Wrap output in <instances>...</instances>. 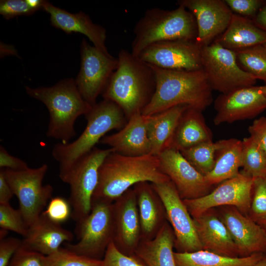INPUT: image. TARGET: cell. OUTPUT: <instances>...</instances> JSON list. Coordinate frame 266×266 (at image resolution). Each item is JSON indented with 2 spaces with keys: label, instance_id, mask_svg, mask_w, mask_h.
Here are the masks:
<instances>
[{
  "label": "cell",
  "instance_id": "cell-9",
  "mask_svg": "<svg viewBox=\"0 0 266 266\" xmlns=\"http://www.w3.org/2000/svg\"><path fill=\"white\" fill-rule=\"evenodd\" d=\"M112 150L95 147L73 166L62 181L70 186L69 202L72 218L76 222L87 216L92 208L93 194L99 181V171Z\"/></svg>",
  "mask_w": 266,
  "mask_h": 266
},
{
  "label": "cell",
  "instance_id": "cell-10",
  "mask_svg": "<svg viewBox=\"0 0 266 266\" xmlns=\"http://www.w3.org/2000/svg\"><path fill=\"white\" fill-rule=\"evenodd\" d=\"M201 62L212 90L226 94L254 86L257 79L241 68L235 52L217 42L201 47Z\"/></svg>",
  "mask_w": 266,
  "mask_h": 266
},
{
  "label": "cell",
  "instance_id": "cell-23",
  "mask_svg": "<svg viewBox=\"0 0 266 266\" xmlns=\"http://www.w3.org/2000/svg\"><path fill=\"white\" fill-rule=\"evenodd\" d=\"M133 189L137 200L141 240L152 239L166 222L164 206L151 183L139 182Z\"/></svg>",
  "mask_w": 266,
  "mask_h": 266
},
{
  "label": "cell",
  "instance_id": "cell-20",
  "mask_svg": "<svg viewBox=\"0 0 266 266\" xmlns=\"http://www.w3.org/2000/svg\"><path fill=\"white\" fill-rule=\"evenodd\" d=\"M50 15L51 25L66 33H79L86 35L97 48L108 52L106 47V30L93 22L86 13H71L44 0L42 9Z\"/></svg>",
  "mask_w": 266,
  "mask_h": 266
},
{
  "label": "cell",
  "instance_id": "cell-45",
  "mask_svg": "<svg viewBox=\"0 0 266 266\" xmlns=\"http://www.w3.org/2000/svg\"><path fill=\"white\" fill-rule=\"evenodd\" d=\"M14 193L6 180L2 170L0 169V204L9 203Z\"/></svg>",
  "mask_w": 266,
  "mask_h": 266
},
{
  "label": "cell",
  "instance_id": "cell-44",
  "mask_svg": "<svg viewBox=\"0 0 266 266\" xmlns=\"http://www.w3.org/2000/svg\"><path fill=\"white\" fill-rule=\"evenodd\" d=\"M0 168L13 170H23L29 168L24 160L10 154L2 146H0Z\"/></svg>",
  "mask_w": 266,
  "mask_h": 266
},
{
  "label": "cell",
  "instance_id": "cell-48",
  "mask_svg": "<svg viewBox=\"0 0 266 266\" xmlns=\"http://www.w3.org/2000/svg\"><path fill=\"white\" fill-rule=\"evenodd\" d=\"M7 232H8L7 230H6L5 229L0 228V240L5 238V236H6V234L8 233Z\"/></svg>",
  "mask_w": 266,
  "mask_h": 266
},
{
  "label": "cell",
  "instance_id": "cell-31",
  "mask_svg": "<svg viewBox=\"0 0 266 266\" xmlns=\"http://www.w3.org/2000/svg\"><path fill=\"white\" fill-rule=\"evenodd\" d=\"M242 142L243 172L255 179L266 178V153L250 136Z\"/></svg>",
  "mask_w": 266,
  "mask_h": 266
},
{
  "label": "cell",
  "instance_id": "cell-49",
  "mask_svg": "<svg viewBox=\"0 0 266 266\" xmlns=\"http://www.w3.org/2000/svg\"><path fill=\"white\" fill-rule=\"evenodd\" d=\"M261 93L266 97V84L264 86H259Z\"/></svg>",
  "mask_w": 266,
  "mask_h": 266
},
{
  "label": "cell",
  "instance_id": "cell-1",
  "mask_svg": "<svg viewBox=\"0 0 266 266\" xmlns=\"http://www.w3.org/2000/svg\"><path fill=\"white\" fill-rule=\"evenodd\" d=\"M161 170L158 156H127L111 152L99 171V181L92 202L113 203L136 184H159L170 181Z\"/></svg>",
  "mask_w": 266,
  "mask_h": 266
},
{
  "label": "cell",
  "instance_id": "cell-21",
  "mask_svg": "<svg viewBox=\"0 0 266 266\" xmlns=\"http://www.w3.org/2000/svg\"><path fill=\"white\" fill-rule=\"evenodd\" d=\"M223 222L232 236L238 253L248 256L266 252V232L254 220L232 210L224 214Z\"/></svg>",
  "mask_w": 266,
  "mask_h": 266
},
{
  "label": "cell",
  "instance_id": "cell-29",
  "mask_svg": "<svg viewBox=\"0 0 266 266\" xmlns=\"http://www.w3.org/2000/svg\"><path fill=\"white\" fill-rule=\"evenodd\" d=\"M174 240L172 231L166 222L154 238L141 240L134 255L146 266H176Z\"/></svg>",
  "mask_w": 266,
  "mask_h": 266
},
{
  "label": "cell",
  "instance_id": "cell-50",
  "mask_svg": "<svg viewBox=\"0 0 266 266\" xmlns=\"http://www.w3.org/2000/svg\"><path fill=\"white\" fill-rule=\"evenodd\" d=\"M257 223L260 225L263 228V229L265 230L266 232V221Z\"/></svg>",
  "mask_w": 266,
  "mask_h": 266
},
{
  "label": "cell",
  "instance_id": "cell-40",
  "mask_svg": "<svg viewBox=\"0 0 266 266\" xmlns=\"http://www.w3.org/2000/svg\"><path fill=\"white\" fill-rule=\"evenodd\" d=\"M46 256L20 247L15 253L8 266H45Z\"/></svg>",
  "mask_w": 266,
  "mask_h": 266
},
{
  "label": "cell",
  "instance_id": "cell-33",
  "mask_svg": "<svg viewBox=\"0 0 266 266\" xmlns=\"http://www.w3.org/2000/svg\"><path fill=\"white\" fill-rule=\"evenodd\" d=\"M218 142H203L180 151L184 157L201 174L206 175L212 169Z\"/></svg>",
  "mask_w": 266,
  "mask_h": 266
},
{
  "label": "cell",
  "instance_id": "cell-2",
  "mask_svg": "<svg viewBox=\"0 0 266 266\" xmlns=\"http://www.w3.org/2000/svg\"><path fill=\"white\" fill-rule=\"evenodd\" d=\"M154 70L156 89L143 115H153L179 105L203 111L212 101V89L203 70H169L150 65Z\"/></svg>",
  "mask_w": 266,
  "mask_h": 266
},
{
  "label": "cell",
  "instance_id": "cell-32",
  "mask_svg": "<svg viewBox=\"0 0 266 266\" xmlns=\"http://www.w3.org/2000/svg\"><path fill=\"white\" fill-rule=\"evenodd\" d=\"M234 52L242 69L266 83V48L263 44Z\"/></svg>",
  "mask_w": 266,
  "mask_h": 266
},
{
  "label": "cell",
  "instance_id": "cell-39",
  "mask_svg": "<svg viewBox=\"0 0 266 266\" xmlns=\"http://www.w3.org/2000/svg\"><path fill=\"white\" fill-rule=\"evenodd\" d=\"M37 11L27 0H2L0 1V14L9 20L18 16L30 15Z\"/></svg>",
  "mask_w": 266,
  "mask_h": 266
},
{
  "label": "cell",
  "instance_id": "cell-28",
  "mask_svg": "<svg viewBox=\"0 0 266 266\" xmlns=\"http://www.w3.org/2000/svg\"><path fill=\"white\" fill-rule=\"evenodd\" d=\"M217 142L214 166L204 176L206 182L210 186L236 176L241 166L242 140L232 138Z\"/></svg>",
  "mask_w": 266,
  "mask_h": 266
},
{
  "label": "cell",
  "instance_id": "cell-41",
  "mask_svg": "<svg viewBox=\"0 0 266 266\" xmlns=\"http://www.w3.org/2000/svg\"><path fill=\"white\" fill-rule=\"evenodd\" d=\"M230 9L237 15L252 19L265 3L261 0H225Z\"/></svg>",
  "mask_w": 266,
  "mask_h": 266
},
{
  "label": "cell",
  "instance_id": "cell-25",
  "mask_svg": "<svg viewBox=\"0 0 266 266\" xmlns=\"http://www.w3.org/2000/svg\"><path fill=\"white\" fill-rule=\"evenodd\" d=\"M203 248L223 256L235 257V244L224 223L213 215L203 214L193 219Z\"/></svg>",
  "mask_w": 266,
  "mask_h": 266
},
{
  "label": "cell",
  "instance_id": "cell-18",
  "mask_svg": "<svg viewBox=\"0 0 266 266\" xmlns=\"http://www.w3.org/2000/svg\"><path fill=\"white\" fill-rule=\"evenodd\" d=\"M113 205V241L125 254L134 255L141 241V229L136 198L133 188L125 192Z\"/></svg>",
  "mask_w": 266,
  "mask_h": 266
},
{
  "label": "cell",
  "instance_id": "cell-24",
  "mask_svg": "<svg viewBox=\"0 0 266 266\" xmlns=\"http://www.w3.org/2000/svg\"><path fill=\"white\" fill-rule=\"evenodd\" d=\"M188 107L179 105L153 115H143L151 144V154L158 156L170 147L179 120Z\"/></svg>",
  "mask_w": 266,
  "mask_h": 266
},
{
  "label": "cell",
  "instance_id": "cell-37",
  "mask_svg": "<svg viewBox=\"0 0 266 266\" xmlns=\"http://www.w3.org/2000/svg\"><path fill=\"white\" fill-rule=\"evenodd\" d=\"M251 209L255 222L266 221V178L255 179Z\"/></svg>",
  "mask_w": 266,
  "mask_h": 266
},
{
  "label": "cell",
  "instance_id": "cell-46",
  "mask_svg": "<svg viewBox=\"0 0 266 266\" xmlns=\"http://www.w3.org/2000/svg\"><path fill=\"white\" fill-rule=\"evenodd\" d=\"M252 20L257 27L266 32V2Z\"/></svg>",
  "mask_w": 266,
  "mask_h": 266
},
{
  "label": "cell",
  "instance_id": "cell-51",
  "mask_svg": "<svg viewBox=\"0 0 266 266\" xmlns=\"http://www.w3.org/2000/svg\"><path fill=\"white\" fill-rule=\"evenodd\" d=\"M264 46L266 48V43L263 44Z\"/></svg>",
  "mask_w": 266,
  "mask_h": 266
},
{
  "label": "cell",
  "instance_id": "cell-19",
  "mask_svg": "<svg viewBox=\"0 0 266 266\" xmlns=\"http://www.w3.org/2000/svg\"><path fill=\"white\" fill-rule=\"evenodd\" d=\"M100 143L109 146L113 152L127 156L151 154L144 116L141 111L132 115L125 126L116 133L105 135Z\"/></svg>",
  "mask_w": 266,
  "mask_h": 266
},
{
  "label": "cell",
  "instance_id": "cell-12",
  "mask_svg": "<svg viewBox=\"0 0 266 266\" xmlns=\"http://www.w3.org/2000/svg\"><path fill=\"white\" fill-rule=\"evenodd\" d=\"M201 50L196 40H168L151 44L138 57L163 69L196 71L203 70Z\"/></svg>",
  "mask_w": 266,
  "mask_h": 266
},
{
  "label": "cell",
  "instance_id": "cell-14",
  "mask_svg": "<svg viewBox=\"0 0 266 266\" xmlns=\"http://www.w3.org/2000/svg\"><path fill=\"white\" fill-rule=\"evenodd\" d=\"M152 185L162 200L181 252L202 250L194 220L173 183L170 180Z\"/></svg>",
  "mask_w": 266,
  "mask_h": 266
},
{
  "label": "cell",
  "instance_id": "cell-16",
  "mask_svg": "<svg viewBox=\"0 0 266 266\" xmlns=\"http://www.w3.org/2000/svg\"><path fill=\"white\" fill-rule=\"evenodd\" d=\"M215 125L252 119L266 109V97L259 86L239 88L221 94L214 101Z\"/></svg>",
  "mask_w": 266,
  "mask_h": 266
},
{
  "label": "cell",
  "instance_id": "cell-27",
  "mask_svg": "<svg viewBox=\"0 0 266 266\" xmlns=\"http://www.w3.org/2000/svg\"><path fill=\"white\" fill-rule=\"evenodd\" d=\"M202 111L189 106L183 113L176 128L170 147L179 151L200 143L212 141Z\"/></svg>",
  "mask_w": 266,
  "mask_h": 266
},
{
  "label": "cell",
  "instance_id": "cell-7",
  "mask_svg": "<svg viewBox=\"0 0 266 266\" xmlns=\"http://www.w3.org/2000/svg\"><path fill=\"white\" fill-rule=\"evenodd\" d=\"M90 213L76 222L78 241L65 243V247L77 254L100 260L113 240L114 223L113 203H92Z\"/></svg>",
  "mask_w": 266,
  "mask_h": 266
},
{
  "label": "cell",
  "instance_id": "cell-22",
  "mask_svg": "<svg viewBox=\"0 0 266 266\" xmlns=\"http://www.w3.org/2000/svg\"><path fill=\"white\" fill-rule=\"evenodd\" d=\"M73 238V234L70 231L41 213L28 228L21 247L48 256L57 251L63 243L71 241Z\"/></svg>",
  "mask_w": 266,
  "mask_h": 266
},
{
  "label": "cell",
  "instance_id": "cell-34",
  "mask_svg": "<svg viewBox=\"0 0 266 266\" xmlns=\"http://www.w3.org/2000/svg\"><path fill=\"white\" fill-rule=\"evenodd\" d=\"M101 260L79 255L61 247L54 253L46 256L45 266H100Z\"/></svg>",
  "mask_w": 266,
  "mask_h": 266
},
{
  "label": "cell",
  "instance_id": "cell-42",
  "mask_svg": "<svg viewBox=\"0 0 266 266\" xmlns=\"http://www.w3.org/2000/svg\"><path fill=\"white\" fill-rule=\"evenodd\" d=\"M21 244L22 240L15 237H5L0 240V266H8Z\"/></svg>",
  "mask_w": 266,
  "mask_h": 266
},
{
  "label": "cell",
  "instance_id": "cell-3",
  "mask_svg": "<svg viewBox=\"0 0 266 266\" xmlns=\"http://www.w3.org/2000/svg\"><path fill=\"white\" fill-rule=\"evenodd\" d=\"M118 66L102 94L123 110L128 120L151 100L156 89L153 69L125 49L118 53Z\"/></svg>",
  "mask_w": 266,
  "mask_h": 266
},
{
  "label": "cell",
  "instance_id": "cell-11",
  "mask_svg": "<svg viewBox=\"0 0 266 266\" xmlns=\"http://www.w3.org/2000/svg\"><path fill=\"white\" fill-rule=\"evenodd\" d=\"M80 68L75 80L83 98L91 105L105 89L118 66V59L95 46L85 39L80 45Z\"/></svg>",
  "mask_w": 266,
  "mask_h": 266
},
{
  "label": "cell",
  "instance_id": "cell-13",
  "mask_svg": "<svg viewBox=\"0 0 266 266\" xmlns=\"http://www.w3.org/2000/svg\"><path fill=\"white\" fill-rule=\"evenodd\" d=\"M255 179L242 172L226 180L210 193L193 199L183 200L194 218L208 209L223 205H234L243 210L251 207Z\"/></svg>",
  "mask_w": 266,
  "mask_h": 266
},
{
  "label": "cell",
  "instance_id": "cell-30",
  "mask_svg": "<svg viewBox=\"0 0 266 266\" xmlns=\"http://www.w3.org/2000/svg\"><path fill=\"white\" fill-rule=\"evenodd\" d=\"M264 253H255L245 257H228L207 250L192 252H174L176 266H252Z\"/></svg>",
  "mask_w": 266,
  "mask_h": 266
},
{
  "label": "cell",
  "instance_id": "cell-36",
  "mask_svg": "<svg viewBox=\"0 0 266 266\" xmlns=\"http://www.w3.org/2000/svg\"><path fill=\"white\" fill-rule=\"evenodd\" d=\"M100 266H146L135 255L122 252L112 240L108 244Z\"/></svg>",
  "mask_w": 266,
  "mask_h": 266
},
{
  "label": "cell",
  "instance_id": "cell-43",
  "mask_svg": "<svg viewBox=\"0 0 266 266\" xmlns=\"http://www.w3.org/2000/svg\"><path fill=\"white\" fill-rule=\"evenodd\" d=\"M248 131L250 137L266 153V117L255 120Z\"/></svg>",
  "mask_w": 266,
  "mask_h": 266
},
{
  "label": "cell",
  "instance_id": "cell-15",
  "mask_svg": "<svg viewBox=\"0 0 266 266\" xmlns=\"http://www.w3.org/2000/svg\"><path fill=\"white\" fill-rule=\"evenodd\" d=\"M158 157L161 171L169 177L181 199H193L208 194L211 186L179 150L169 147Z\"/></svg>",
  "mask_w": 266,
  "mask_h": 266
},
{
  "label": "cell",
  "instance_id": "cell-5",
  "mask_svg": "<svg viewBox=\"0 0 266 266\" xmlns=\"http://www.w3.org/2000/svg\"><path fill=\"white\" fill-rule=\"evenodd\" d=\"M25 90L30 97L42 102L48 110L47 136L63 143H68L75 136L76 119L85 116L92 106L83 98L72 78L62 80L50 87L26 86Z\"/></svg>",
  "mask_w": 266,
  "mask_h": 266
},
{
  "label": "cell",
  "instance_id": "cell-6",
  "mask_svg": "<svg viewBox=\"0 0 266 266\" xmlns=\"http://www.w3.org/2000/svg\"><path fill=\"white\" fill-rule=\"evenodd\" d=\"M171 10L147 9L134 29L132 54L138 57L155 43L173 40H196L197 26L194 16L182 5Z\"/></svg>",
  "mask_w": 266,
  "mask_h": 266
},
{
  "label": "cell",
  "instance_id": "cell-17",
  "mask_svg": "<svg viewBox=\"0 0 266 266\" xmlns=\"http://www.w3.org/2000/svg\"><path fill=\"white\" fill-rule=\"evenodd\" d=\"M194 16L197 26L196 43L200 47L211 44L228 28L233 14L224 0H180Z\"/></svg>",
  "mask_w": 266,
  "mask_h": 266
},
{
  "label": "cell",
  "instance_id": "cell-35",
  "mask_svg": "<svg viewBox=\"0 0 266 266\" xmlns=\"http://www.w3.org/2000/svg\"><path fill=\"white\" fill-rule=\"evenodd\" d=\"M0 227L25 237L27 227L19 209H14L9 203L0 204Z\"/></svg>",
  "mask_w": 266,
  "mask_h": 266
},
{
  "label": "cell",
  "instance_id": "cell-8",
  "mask_svg": "<svg viewBox=\"0 0 266 266\" xmlns=\"http://www.w3.org/2000/svg\"><path fill=\"white\" fill-rule=\"evenodd\" d=\"M0 169L18 200V209L29 228L39 218L52 195V186L43 184L48 166L44 164L23 170Z\"/></svg>",
  "mask_w": 266,
  "mask_h": 266
},
{
  "label": "cell",
  "instance_id": "cell-26",
  "mask_svg": "<svg viewBox=\"0 0 266 266\" xmlns=\"http://www.w3.org/2000/svg\"><path fill=\"white\" fill-rule=\"evenodd\" d=\"M214 41L234 51L266 43V32L252 19L233 14L227 29Z\"/></svg>",
  "mask_w": 266,
  "mask_h": 266
},
{
  "label": "cell",
  "instance_id": "cell-47",
  "mask_svg": "<svg viewBox=\"0 0 266 266\" xmlns=\"http://www.w3.org/2000/svg\"><path fill=\"white\" fill-rule=\"evenodd\" d=\"M252 266H266V255L264 254L263 257Z\"/></svg>",
  "mask_w": 266,
  "mask_h": 266
},
{
  "label": "cell",
  "instance_id": "cell-4",
  "mask_svg": "<svg viewBox=\"0 0 266 266\" xmlns=\"http://www.w3.org/2000/svg\"><path fill=\"white\" fill-rule=\"evenodd\" d=\"M85 117L86 128L76 139L67 143H58L52 149V156L59 164L62 181L77 162L92 151L107 133L121 130L128 122L121 108L105 99L92 105Z\"/></svg>",
  "mask_w": 266,
  "mask_h": 266
},
{
  "label": "cell",
  "instance_id": "cell-38",
  "mask_svg": "<svg viewBox=\"0 0 266 266\" xmlns=\"http://www.w3.org/2000/svg\"><path fill=\"white\" fill-rule=\"evenodd\" d=\"M42 213L51 221L60 224L66 221L71 215L68 201L61 197L51 198L45 211Z\"/></svg>",
  "mask_w": 266,
  "mask_h": 266
}]
</instances>
